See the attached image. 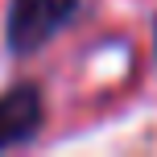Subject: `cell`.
I'll use <instances>...</instances> for the list:
<instances>
[{
  "label": "cell",
  "mask_w": 157,
  "mask_h": 157,
  "mask_svg": "<svg viewBox=\"0 0 157 157\" xmlns=\"http://www.w3.org/2000/svg\"><path fill=\"white\" fill-rule=\"evenodd\" d=\"M41 124V95L37 87L21 83L13 91L0 95V149H13V145L29 141Z\"/></svg>",
  "instance_id": "cell-2"
},
{
  "label": "cell",
  "mask_w": 157,
  "mask_h": 157,
  "mask_svg": "<svg viewBox=\"0 0 157 157\" xmlns=\"http://www.w3.org/2000/svg\"><path fill=\"white\" fill-rule=\"evenodd\" d=\"M153 33H157V25H153Z\"/></svg>",
  "instance_id": "cell-3"
},
{
  "label": "cell",
  "mask_w": 157,
  "mask_h": 157,
  "mask_svg": "<svg viewBox=\"0 0 157 157\" xmlns=\"http://www.w3.org/2000/svg\"><path fill=\"white\" fill-rule=\"evenodd\" d=\"M78 8V0H13L8 8V50L33 54L41 50Z\"/></svg>",
  "instance_id": "cell-1"
}]
</instances>
